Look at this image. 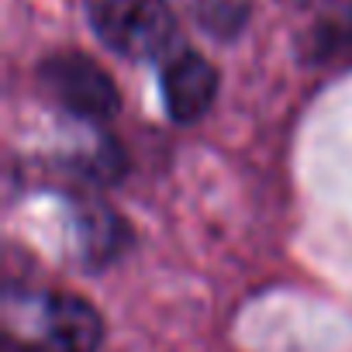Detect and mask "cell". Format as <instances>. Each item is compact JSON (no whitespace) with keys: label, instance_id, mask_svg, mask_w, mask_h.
Segmentation results:
<instances>
[{"label":"cell","instance_id":"6da1fadb","mask_svg":"<svg viewBox=\"0 0 352 352\" xmlns=\"http://www.w3.org/2000/svg\"><path fill=\"white\" fill-rule=\"evenodd\" d=\"M94 35L124 59H159L176 42L166 0H83Z\"/></svg>","mask_w":352,"mask_h":352},{"label":"cell","instance_id":"7a4b0ae2","mask_svg":"<svg viewBox=\"0 0 352 352\" xmlns=\"http://www.w3.org/2000/svg\"><path fill=\"white\" fill-rule=\"evenodd\" d=\"M38 76H42V87L49 90V97L73 118L107 121L118 114L121 94H118L114 80L87 56H76V52L52 56V59H45Z\"/></svg>","mask_w":352,"mask_h":352},{"label":"cell","instance_id":"3957f363","mask_svg":"<svg viewBox=\"0 0 352 352\" xmlns=\"http://www.w3.org/2000/svg\"><path fill=\"white\" fill-rule=\"evenodd\" d=\"M28 342L35 352H97L104 321L97 307L76 294H49L32 307Z\"/></svg>","mask_w":352,"mask_h":352},{"label":"cell","instance_id":"277c9868","mask_svg":"<svg viewBox=\"0 0 352 352\" xmlns=\"http://www.w3.org/2000/svg\"><path fill=\"white\" fill-rule=\"evenodd\" d=\"M218 97V69L197 56V52H180L173 56L162 69V100L173 121L194 124L201 121Z\"/></svg>","mask_w":352,"mask_h":352},{"label":"cell","instance_id":"5b68a950","mask_svg":"<svg viewBox=\"0 0 352 352\" xmlns=\"http://www.w3.org/2000/svg\"><path fill=\"white\" fill-rule=\"evenodd\" d=\"M114 228H121L118 218H114V211H107L100 204L83 208L80 211V245H83V256L94 259V263L111 259L118 252V245H121V239L114 235Z\"/></svg>","mask_w":352,"mask_h":352}]
</instances>
